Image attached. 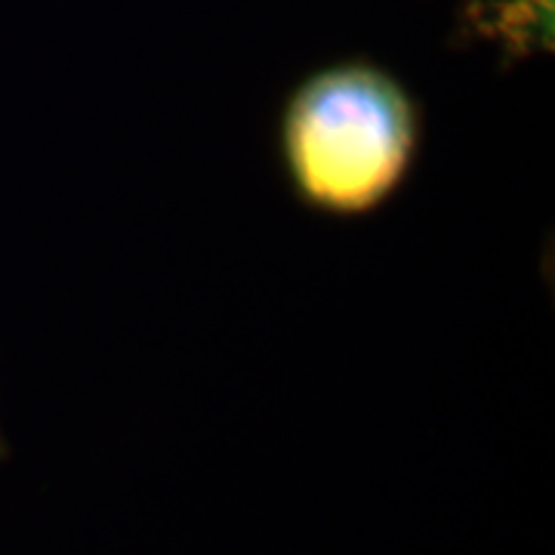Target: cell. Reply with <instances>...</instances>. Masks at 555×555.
<instances>
[{"instance_id":"1","label":"cell","mask_w":555,"mask_h":555,"mask_svg":"<svg viewBox=\"0 0 555 555\" xmlns=\"http://www.w3.org/2000/svg\"><path fill=\"white\" fill-rule=\"evenodd\" d=\"M287 160L306 198L327 210H367L404 177L416 120L396 80L364 65L334 68L297 93Z\"/></svg>"},{"instance_id":"2","label":"cell","mask_w":555,"mask_h":555,"mask_svg":"<svg viewBox=\"0 0 555 555\" xmlns=\"http://www.w3.org/2000/svg\"><path fill=\"white\" fill-rule=\"evenodd\" d=\"M506 31H513L516 38L534 31L537 40H543V31L550 38L553 31V0H516L506 10Z\"/></svg>"}]
</instances>
